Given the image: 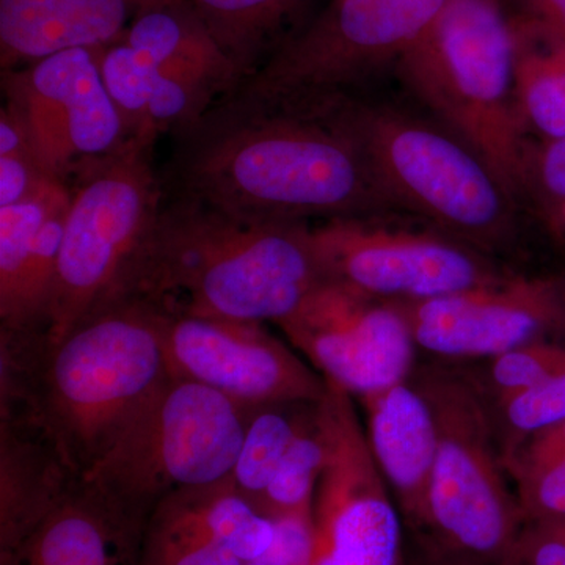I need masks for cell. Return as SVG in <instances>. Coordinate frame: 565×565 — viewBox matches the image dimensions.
I'll return each instance as SVG.
<instances>
[{
	"label": "cell",
	"mask_w": 565,
	"mask_h": 565,
	"mask_svg": "<svg viewBox=\"0 0 565 565\" xmlns=\"http://www.w3.org/2000/svg\"><path fill=\"white\" fill-rule=\"evenodd\" d=\"M169 377L159 315L136 300L107 305L57 343L0 333V415L35 423L79 478Z\"/></svg>",
	"instance_id": "6da1fadb"
},
{
	"label": "cell",
	"mask_w": 565,
	"mask_h": 565,
	"mask_svg": "<svg viewBox=\"0 0 565 565\" xmlns=\"http://www.w3.org/2000/svg\"><path fill=\"white\" fill-rule=\"evenodd\" d=\"M322 280L303 223L252 221L192 200L159 211L121 299L172 318L278 323Z\"/></svg>",
	"instance_id": "7a4b0ae2"
},
{
	"label": "cell",
	"mask_w": 565,
	"mask_h": 565,
	"mask_svg": "<svg viewBox=\"0 0 565 565\" xmlns=\"http://www.w3.org/2000/svg\"><path fill=\"white\" fill-rule=\"evenodd\" d=\"M199 200L237 217H382L399 212L355 140L329 111L247 107L204 139L185 167Z\"/></svg>",
	"instance_id": "3957f363"
},
{
	"label": "cell",
	"mask_w": 565,
	"mask_h": 565,
	"mask_svg": "<svg viewBox=\"0 0 565 565\" xmlns=\"http://www.w3.org/2000/svg\"><path fill=\"white\" fill-rule=\"evenodd\" d=\"M326 111L359 145L397 211L512 266L514 195L462 137L392 107L341 102Z\"/></svg>",
	"instance_id": "277c9868"
},
{
	"label": "cell",
	"mask_w": 565,
	"mask_h": 565,
	"mask_svg": "<svg viewBox=\"0 0 565 565\" xmlns=\"http://www.w3.org/2000/svg\"><path fill=\"white\" fill-rule=\"evenodd\" d=\"M396 68L493 167L512 195L525 191L530 152L504 0H448Z\"/></svg>",
	"instance_id": "5b68a950"
},
{
	"label": "cell",
	"mask_w": 565,
	"mask_h": 565,
	"mask_svg": "<svg viewBox=\"0 0 565 565\" xmlns=\"http://www.w3.org/2000/svg\"><path fill=\"white\" fill-rule=\"evenodd\" d=\"M252 407L170 375L82 479L148 523L166 498L232 475Z\"/></svg>",
	"instance_id": "8992f818"
},
{
	"label": "cell",
	"mask_w": 565,
	"mask_h": 565,
	"mask_svg": "<svg viewBox=\"0 0 565 565\" xmlns=\"http://www.w3.org/2000/svg\"><path fill=\"white\" fill-rule=\"evenodd\" d=\"M412 381L437 426L426 530L441 544L503 564L523 525L484 397L452 363L418 362Z\"/></svg>",
	"instance_id": "52a82bcc"
},
{
	"label": "cell",
	"mask_w": 565,
	"mask_h": 565,
	"mask_svg": "<svg viewBox=\"0 0 565 565\" xmlns=\"http://www.w3.org/2000/svg\"><path fill=\"white\" fill-rule=\"evenodd\" d=\"M147 148L132 140L111 158L81 170L44 315L47 343H57L88 316L121 299L159 214Z\"/></svg>",
	"instance_id": "ba28073f"
},
{
	"label": "cell",
	"mask_w": 565,
	"mask_h": 565,
	"mask_svg": "<svg viewBox=\"0 0 565 565\" xmlns=\"http://www.w3.org/2000/svg\"><path fill=\"white\" fill-rule=\"evenodd\" d=\"M448 0H330L252 74L244 106L321 111L396 65Z\"/></svg>",
	"instance_id": "9c48e42d"
},
{
	"label": "cell",
	"mask_w": 565,
	"mask_h": 565,
	"mask_svg": "<svg viewBox=\"0 0 565 565\" xmlns=\"http://www.w3.org/2000/svg\"><path fill=\"white\" fill-rule=\"evenodd\" d=\"M323 278L381 300H426L470 291L516 274L440 230L382 217L333 218L311 228Z\"/></svg>",
	"instance_id": "30bf717a"
},
{
	"label": "cell",
	"mask_w": 565,
	"mask_h": 565,
	"mask_svg": "<svg viewBox=\"0 0 565 565\" xmlns=\"http://www.w3.org/2000/svg\"><path fill=\"white\" fill-rule=\"evenodd\" d=\"M327 384L333 444L313 498L311 565H405L407 530L367 445L355 399Z\"/></svg>",
	"instance_id": "8fae6325"
},
{
	"label": "cell",
	"mask_w": 565,
	"mask_h": 565,
	"mask_svg": "<svg viewBox=\"0 0 565 565\" xmlns=\"http://www.w3.org/2000/svg\"><path fill=\"white\" fill-rule=\"evenodd\" d=\"M277 326L323 379L356 401L407 381L418 363L396 303L327 278Z\"/></svg>",
	"instance_id": "7c38bea8"
},
{
	"label": "cell",
	"mask_w": 565,
	"mask_h": 565,
	"mask_svg": "<svg viewBox=\"0 0 565 565\" xmlns=\"http://www.w3.org/2000/svg\"><path fill=\"white\" fill-rule=\"evenodd\" d=\"M416 348L433 360L490 359L548 338H565V280L516 273L492 285L426 300H392Z\"/></svg>",
	"instance_id": "4fadbf2b"
},
{
	"label": "cell",
	"mask_w": 565,
	"mask_h": 565,
	"mask_svg": "<svg viewBox=\"0 0 565 565\" xmlns=\"http://www.w3.org/2000/svg\"><path fill=\"white\" fill-rule=\"evenodd\" d=\"M159 329L173 377L210 386L248 407L326 397V379L262 322L159 315Z\"/></svg>",
	"instance_id": "5bb4252c"
},
{
	"label": "cell",
	"mask_w": 565,
	"mask_h": 565,
	"mask_svg": "<svg viewBox=\"0 0 565 565\" xmlns=\"http://www.w3.org/2000/svg\"><path fill=\"white\" fill-rule=\"evenodd\" d=\"M99 50H70L10 74L9 103L31 129L36 151L55 177L120 152L131 141L104 87Z\"/></svg>",
	"instance_id": "9a60e30c"
},
{
	"label": "cell",
	"mask_w": 565,
	"mask_h": 565,
	"mask_svg": "<svg viewBox=\"0 0 565 565\" xmlns=\"http://www.w3.org/2000/svg\"><path fill=\"white\" fill-rule=\"evenodd\" d=\"M274 534V520L225 479L182 490L154 509L140 565H245L266 552Z\"/></svg>",
	"instance_id": "2e32d148"
},
{
	"label": "cell",
	"mask_w": 565,
	"mask_h": 565,
	"mask_svg": "<svg viewBox=\"0 0 565 565\" xmlns=\"http://www.w3.org/2000/svg\"><path fill=\"white\" fill-rule=\"evenodd\" d=\"M147 525L81 478L0 565H140Z\"/></svg>",
	"instance_id": "e0dca14e"
},
{
	"label": "cell",
	"mask_w": 565,
	"mask_h": 565,
	"mask_svg": "<svg viewBox=\"0 0 565 565\" xmlns=\"http://www.w3.org/2000/svg\"><path fill=\"white\" fill-rule=\"evenodd\" d=\"M375 463L392 492L405 530H426L427 504L437 456L433 408L414 381L359 399Z\"/></svg>",
	"instance_id": "ac0fdd59"
},
{
	"label": "cell",
	"mask_w": 565,
	"mask_h": 565,
	"mask_svg": "<svg viewBox=\"0 0 565 565\" xmlns=\"http://www.w3.org/2000/svg\"><path fill=\"white\" fill-rule=\"evenodd\" d=\"M140 0H0L3 68L57 52L96 50L125 35Z\"/></svg>",
	"instance_id": "d6986e66"
},
{
	"label": "cell",
	"mask_w": 565,
	"mask_h": 565,
	"mask_svg": "<svg viewBox=\"0 0 565 565\" xmlns=\"http://www.w3.org/2000/svg\"><path fill=\"white\" fill-rule=\"evenodd\" d=\"M77 479L35 423L0 415V553L31 533Z\"/></svg>",
	"instance_id": "ffe728a7"
},
{
	"label": "cell",
	"mask_w": 565,
	"mask_h": 565,
	"mask_svg": "<svg viewBox=\"0 0 565 565\" xmlns=\"http://www.w3.org/2000/svg\"><path fill=\"white\" fill-rule=\"evenodd\" d=\"M121 40L158 68L203 74L223 87L244 73L191 0H140Z\"/></svg>",
	"instance_id": "44dd1931"
},
{
	"label": "cell",
	"mask_w": 565,
	"mask_h": 565,
	"mask_svg": "<svg viewBox=\"0 0 565 565\" xmlns=\"http://www.w3.org/2000/svg\"><path fill=\"white\" fill-rule=\"evenodd\" d=\"M515 93L525 122L550 140L565 137V43L533 21L512 17Z\"/></svg>",
	"instance_id": "7402d4cb"
},
{
	"label": "cell",
	"mask_w": 565,
	"mask_h": 565,
	"mask_svg": "<svg viewBox=\"0 0 565 565\" xmlns=\"http://www.w3.org/2000/svg\"><path fill=\"white\" fill-rule=\"evenodd\" d=\"M319 403L321 401H291L252 407L243 446L228 479L234 490L258 511L282 457L310 422Z\"/></svg>",
	"instance_id": "603a6c76"
},
{
	"label": "cell",
	"mask_w": 565,
	"mask_h": 565,
	"mask_svg": "<svg viewBox=\"0 0 565 565\" xmlns=\"http://www.w3.org/2000/svg\"><path fill=\"white\" fill-rule=\"evenodd\" d=\"M203 21L245 71L270 44L280 46L292 35L296 18L308 0H191ZM275 47V50H277ZM274 50V51H275Z\"/></svg>",
	"instance_id": "cb8c5ba5"
},
{
	"label": "cell",
	"mask_w": 565,
	"mask_h": 565,
	"mask_svg": "<svg viewBox=\"0 0 565 565\" xmlns=\"http://www.w3.org/2000/svg\"><path fill=\"white\" fill-rule=\"evenodd\" d=\"M332 444V419L323 397L310 422L282 457L264 494L259 512L274 520L313 508L316 487L329 463Z\"/></svg>",
	"instance_id": "d4e9b609"
},
{
	"label": "cell",
	"mask_w": 565,
	"mask_h": 565,
	"mask_svg": "<svg viewBox=\"0 0 565 565\" xmlns=\"http://www.w3.org/2000/svg\"><path fill=\"white\" fill-rule=\"evenodd\" d=\"M452 364L487 404H500L565 373V338L533 341L490 359Z\"/></svg>",
	"instance_id": "484cf974"
},
{
	"label": "cell",
	"mask_w": 565,
	"mask_h": 565,
	"mask_svg": "<svg viewBox=\"0 0 565 565\" xmlns=\"http://www.w3.org/2000/svg\"><path fill=\"white\" fill-rule=\"evenodd\" d=\"M70 199L63 180H55L32 199L0 207V315L9 310L17 297L41 228L52 212Z\"/></svg>",
	"instance_id": "4316f807"
},
{
	"label": "cell",
	"mask_w": 565,
	"mask_h": 565,
	"mask_svg": "<svg viewBox=\"0 0 565 565\" xmlns=\"http://www.w3.org/2000/svg\"><path fill=\"white\" fill-rule=\"evenodd\" d=\"M99 73L131 140L150 143L147 114L154 81V63L120 39L99 50Z\"/></svg>",
	"instance_id": "83f0119b"
},
{
	"label": "cell",
	"mask_w": 565,
	"mask_h": 565,
	"mask_svg": "<svg viewBox=\"0 0 565 565\" xmlns=\"http://www.w3.org/2000/svg\"><path fill=\"white\" fill-rule=\"evenodd\" d=\"M487 407L505 459L531 435L565 422V373L504 403L487 404Z\"/></svg>",
	"instance_id": "f1b7e54d"
},
{
	"label": "cell",
	"mask_w": 565,
	"mask_h": 565,
	"mask_svg": "<svg viewBox=\"0 0 565 565\" xmlns=\"http://www.w3.org/2000/svg\"><path fill=\"white\" fill-rule=\"evenodd\" d=\"M218 82L191 71L163 70L156 66L147 114V137L170 128L192 125L200 117Z\"/></svg>",
	"instance_id": "f546056e"
},
{
	"label": "cell",
	"mask_w": 565,
	"mask_h": 565,
	"mask_svg": "<svg viewBox=\"0 0 565 565\" xmlns=\"http://www.w3.org/2000/svg\"><path fill=\"white\" fill-rule=\"evenodd\" d=\"M525 191L541 200L550 232L565 236V137L550 140L537 154L530 152Z\"/></svg>",
	"instance_id": "4dcf8cb0"
},
{
	"label": "cell",
	"mask_w": 565,
	"mask_h": 565,
	"mask_svg": "<svg viewBox=\"0 0 565 565\" xmlns=\"http://www.w3.org/2000/svg\"><path fill=\"white\" fill-rule=\"evenodd\" d=\"M273 542L245 565H311L313 563V508L274 519Z\"/></svg>",
	"instance_id": "1f68e13d"
},
{
	"label": "cell",
	"mask_w": 565,
	"mask_h": 565,
	"mask_svg": "<svg viewBox=\"0 0 565 565\" xmlns=\"http://www.w3.org/2000/svg\"><path fill=\"white\" fill-rule=\"evenodd\" d=\"M503 565H565V519L523 520Z\"/></svg>",
	"instance_id": "d6a6232c"
},
{
	"label": "cell",
	"mask_w": 565,
	"mask_h": 565,
	"mask_svg": "<svg viewBox=\"0 0 565 565\" xmlns=\"http://www.w3.org/2000/svg\"><path fill=\"white\" fill-rule=\"evenodd\" d=\"M523 520L565 519V460L514 482Z\"/></svg>",
	"instance_id": "836d02e7"
},
{
	"label": "cell",
	"mask_w": 565,
	"mask_h": 565,
	"mask_svg": "<svg viewBox=\"0 0 565 565\" xmlns=\"http://www.w3.org/2000/svg\"><path fill=\"white\" fill-rule=\"evenodd\" d=\"M565 460V422L539 430L504 459L512 484Z\"/></svg>",
	"instance_id": "e575fe53"
},
{
	"label": "cell",
	"mask_w": 565,
	"mask_h": 565,
	"mask_svg": "<svg viewBox=\"0 0 565 565\" xmlns=\"http://www.w3.org/2000/svg\"><path fill=\"white\" fill-rule=\"evenodd\" d=\"M55 180L61 178L47 169L39 154L0 158V207L25 202Z\"/></svg>",
	"instance_id": "d590c367"
},
{
	"label": "cell",
	"mask_w": 565,
	"mask_h": 565,
	"mask_svg": "<svg viewBox=\"0 0 565 565\" xmlns=\"http://www.w3.org/2000/svg\"><path fill=\"white\" fill-rule=\"evenodd\" d=\"M405 565H503L441 544L434 535L407 531Z\"/></svg>",
	"instance_id": "8d00e7d4"
},
{
	"label": "cell",
	"mask_w": 565,
	"mask_h": 565,
	"mask_svg": "<svg viewBox=\"0 0 565 565\" xmlns=\"http://www.w3.org/2000/svg\"><path fill=\"white\" fill-rule=\"evenodd\" d=\"M509 14L533 21L565 43V0H504Z\"/></svg>",
	"instance_id": "74e56055"
},
{
	"label": "cell",
	"mask_w": 565,
	"mask_h": 565,
	"mask_svg": "<svg viewBox=\"0 0 565 565\" xmlns=\"http://www.w3.org/2000/svg\"><path fill=\"white\" fill-rule=\"evenodd\" d=\"M20 154L40 156V152L21 111L9 103L0 114V158Z\"/></svg>",
	"instance_id": "f35d334b"
},
{
	"label": "cell",
	"mask_w": 565,
	"mask_h": 565,
	"mask_svg": "<svg viewBox=\"0 0 565 565\" xmlns=\"http://www.w3.org/2000/svg\"><path fill=\"white\" fill-rule=\"evenodd\" d=\"M563 277H564V280H565V275H563Z\"/></svg>",
	"instance_id": "ab89813d"
}]
</instances>
